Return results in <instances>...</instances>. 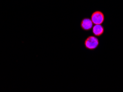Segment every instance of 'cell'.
I'll return each instance as SVG.
<instances>
[{
    "label": "cell",
    "instance_id": "2",
    "mask_svg": "<svg viewBox=\"0 0 123 92\" xmlns=\"http://www.w3.org/2000/svg\"><path fill=\"white\" fill-rule=\"evenodd\" d=\"M104 19V14L100 11H96L91 16V20L94 24H102Z\"/></svg>",
    "mask_w": 123,
    "mask_h": 92
},
{
    "label": "cell",
    "instance_id": "1",
    "mask_svg": "<svg viewBox=\"0 0 123 92\" xmlns=\"http://www.w3.org/2000/svg\"><path fill=\"white\" fill-rule=\"evenodd\" d=\"M99 41L98 38L94 36H90L85 40L84 45L86 49L93 50L97 49L99 46Z\"/></svg>",
    "mask_w": 123,
    "mask_h": 92
},
{
    "label": "cell",
    "instance_id": "3",
    "mask_svg": "<svg viewBox=\"0 0 123 92\" xmlns=\"http://www.w3.org/2000/svg\"><path fill=\"white\" fill-rule=\"evenodd\" d=\"M93 23L92 22L91 19L88 18L83 19L80 23L81 28L83 30H86V31L90 30L93 28Z\"/></svg>",
    "mask_w": 123,
    "mask_h": 92
},
{
    "label": "cell",
    "instance_id": "4",
    "mask_svg": "<svg viewBox=\"0 0 123 92\" xmlns=\"http://www.w3.org/2000/svg\"><path fill=\"white\" fill-rule=\"evenodd\" d=\"M92 28V32L96 37H100L104 32V28L102 24H95Z\"/></svg>",
    "mask_w": 123,
    "mask_h": 92
}]
</instances>
